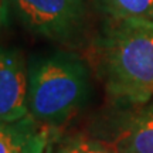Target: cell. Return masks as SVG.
Wrapping results in <instances>:
<instances>
[{
    "mask_svg": "<svg viewBox=\"0 0 153 153\" xmlns=\"http://www.w3.org/2000/svg\"><path fill=\"white\" fill-rule=\"evenodd\" d=\"M28 114L44 126L67 123L87 105L91 82L87 62L72 51L34 57L27 67Z\"/></svg>",
    "mask_w": 153,
    "mask_h": 153,
    "instance_id": "7a4b0ae2",
    "label": "cell"
},
{
    "mask_svg": "<svg viewBox=\"0 0 153 153\" xmlns=\"http://www.w3.org/2000/svg\"><path fill=\"white\" fill-rule=\"evenodd\" d=\"M27 68L16 50L0 48V122L14 123L28 115Z\"/></svg>",
    "mask_w": 153,
    "mask_h": 153,
    "instance_id": "277c9868",
    "label": "cell"
},
{
    "mask_svg": "<svg viewBox=\"0 0 153 153\" xmlns=\"http://www.w3.org/2000/svg\"><path fill=\"white\" fill-rule=\"evenodd\" d=\"M112 143L119 153H153V102L132 112Z\"/></svg>",
    "mask_w": 153,
    "mask_h": 153,
    "instance_id": "5b68a950",
    "label": "cell"
},
{
    "mask_svg": "<svg viewBox=\"0 0 153 153\" xmlns=\"http://www.w3.org/2000/svg\"><path fill=\"white\" fill-rule=\"evenodd\" d=\"M45 153H119L112 143H106L84 135L54 139L48 143Z\"/></svg>",
    "mask_w": 153,
    "mask_h": 153,
    "instance_id": "ba28073f",
    "label": "cell"
},
{
    "mask_svg": "<svg viewBox=\"0 0 153 153\" xmlns=\"http://www.w3.org/2000/svg\"><path fill=\"white\" fill-rule=\"evenodd\" d=\"M44 125L30 115L14 123L0 122V153H45Z\"/></svg>",
    "mask_w": 153,
    "mask_h": 153,
    "instance_id": "8992f818",
    "label": "cell"
},
{
    "mask_svg": "<svg viewBox=\"0 0 153 153\" xmlns=\"http://www.w3.org/2000/svg\"><path fill=\"white\" fill-rule=\"evenodd\" d=\"M95 3L106 17L153 23V0H95Z\"/></svg>",
    "mask_w": 153,
    "mask_h": 153,
    "instance_id": "52a82bcc",
    "label": "cell"
},
{
    "mask_svg": "<svg viewBox=\"0 0 153 153\" xmlns=\"http://www.w3.org/2000/svg\"><path fill=\"white\" fill-rule=\"evenodd\" d=\"M19 19L33 34L74 47L79 43L87 0H10Z\"/></svg>",
    "mask_w": 153,
    "mask_h": 153,
    "instance_id": "3957f363",
    "label": "cell"
},
{
    "mask_svg": "<svg viewBox=\"0 0 153 153\" xmlns=\"http://www.w3.org/2000/svg\"><path fill=\"white\" fill-rule=\"evenodd\" d=\"M99 75L111 97L131 105L153 98V23L112 19L95 41Z\"/></svg>",
    "mask_w": 153,
    "mask_h": 153,
    "instance_id": "6da1fadb",
    "label": "cell"
},
{
    "mask_svg": "<svg viewBox=\"0 0 153 153\" xmlns=\"http://www.w3.org/2000/svg\"><path fill=\"white\" fill-rule=\"evenodd\" d=\"M3 17H4V4H3V0H0V22Z\"/></svg>",
    "mask_w": 153,
    "mask_h": 153,
    "instance_id": "9c48e42d",
    "label": "cell"
}]
</instances>
